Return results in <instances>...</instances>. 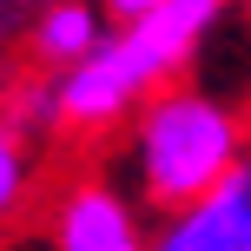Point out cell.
Segmentation results:
<instances>
[{
    "mask_svg": "<svg viewBox=\"0 0 251 251\" xmlns=\"http://www.w3.org/2000/svg\"><path fill=\"white\" fill-rule=\"evenodd\" d=\"M20 199H26V139L20 126L0 119V225L20 212Z\"/></svg>",
    "mask_w": 251,
    "mask_h": 251,
    "instance_id": "6",
    "label": "cell"
},
{
    "mask_svg": "<svg viewBox=\"0 0 251 251\" xmlns=\"http://www.w3.org/2000/svg\"><path fill=\"white\" fill-rule=\"evenodd\" d=\"M132 165L139 192L159 212H178L238 172V119L205 93H152L132 132Z\"/></svg>",
    "mask_w": 251,
    "mask_h": 251,
    "instance_id": "2",
    "label": "cell"
},
{
    "mask_svg": "<svg viewBox=\"0 0 251 251\" xmlns=\"http://www.w3.org/2000/svg\"><path fill=\"white\" fill-rule=\"evenodd\" d=\"M53 245H60V251H152L146 238H139L126 199L106 192V185H73V192L60 199Z\"/></svg>",
    "mask_w": 251,
    "mask_h": 251,
    "instance_id": "4",
    "label": "cell"
},
{
    "mask_svg": "<svg viewBox=\"0 0 251 251\" xmlns=\"http://www.w3.org/2000/svg\"><path fill=\"white\" fill-rule=\"evenodd\" d=\"M93 47H100V13H93L86 0L47 7V20H40V33H33V53L47 66H73V60H86Z\"/></svg>",
    "mask_w": 251,
    "mask_h": 251,
    "instance_id": "5",
    "label": "cell"
},
{
    "mask_svg": "<svg viewBox=\"0 0 251 251\" xmlns=\"http://www.w3.org/2000/svg\"><path fill=\"white\" fill-rule=\"evenodd\" d=\"M165 0H106V13L113 20H146V13H159Z\"/></svg>",
    "mask_w": 251,
    "mask_h": 251,
    "instance_id": "7",
    "label": "cell"
},
{
    "mask_svg": "<svg viewBox=\"0 0 251 251\" xmlns=\"http://www.w3.org/2000/svg\"><path fill=\"white\" fill-rule=\"evenodd\" d=\"M212 13H218V0H165L146 20H119L113 40H100L86 60H73L60 73V86H53L60 126H86L93 132V126H113L119 113H132L159 79H172L192 60Z\"/></svg>",
    "mask_w": 251,
    "mask_h": 251,
    "instance_id": "1",
    "label": "cell"
},
{
    "mask_svg": "<svg viewBox=\"0 0 251 251\" xmlns=\"http://www.w3.org/2000/svg\"><path fill=\"white\" fill-rule=\"evenodd\" d=\"M152 251H251V165L218 178L205 199L165 212V231Z\"/></svg>",
    "mask_w": 251,
    "mask_h": 251,
    "instance_id": "3",
    "label": "cell"
}]
</instances>
